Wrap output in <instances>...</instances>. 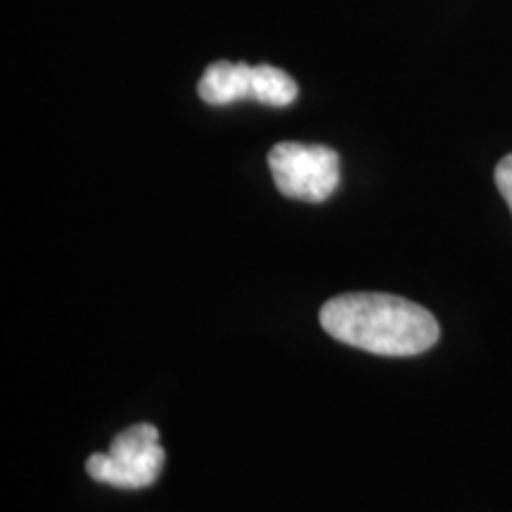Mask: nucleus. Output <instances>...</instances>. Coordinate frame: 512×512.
<instances>
[{
    "label": "nucleus",
    "mask_w": 512,
    "mask_h": 512,
    "mask_svg": "<svg viewBox=\"0 0 512 512\" xmlns=\"http://www.w3.org/2000/svg\"><path fill=\"white\" fill-rule=\"evenodd\" d=\"M320 325L337 342L377 356H415L439 339V323L430 311L382 292L330 299L320 309Z\"/></svg>",
    "instance_id": "f257e3e1"
},
{
    "label": "nucleus",
    "mask_w": 512,
    "mask_h": 512,
    "mask_svg": "<svg viewBox=\"0 0 512 512\" xmlns=\"http://www.w3.org/2000/svg\"><path fill=\"white\" fill-rule=\"evenodd\" d=\"M273 183L290 200L320 204L339 185V155L332 147L278 143L268 152Z\"/></svg>",
    "instance_id": "20e7f679"
},
{
    "label": "nucleus",
    "mask_w": 512,
    "mask_h": 512,
    "mask_svg": "<svg viewBox=\"0 0 512 512\" xmlns=\"http://www.w3.org/2000/svg\"><path fill=\"white\" fill-rule=\"evenodd\" d=\"M164 448L157 427L138 422L117 434L107 453H93L86 470L95 482L117 489H145L162 475Z\"/></svg>",
    "instance_id": "7ed1b4c3"
},
{
    "label": "nucleus",
    "mask_w": 512,
    "mask_h": 512,
    "mask_svg": "<svg viewBox=\"0 0 512 512\" xmlns=\"http://www.w3.org/2000/svg\"><path fill=\"white\" fill-rule=\"evenodd\" d=\"M496 185L501 190L503 200L508 202V207L512 211V155L503 157L496 166Z\"/></svg>",
    "instance_id": "39448f33"
},
{
    "label": "nucleus",
    "mask_w": 512,
    "mask_h": 512,
    "mask_svg": "<svg viewBox=\"0 0 512 512\" xmlns=\"http://www.w3.org/2000/svg\"><path fill=\"white\" fill-rule=\"evenodd\" d=\"M197 93L207 105L223 107L238 100H256L268 107H290L297 100V81L273 64H256L219 60L204 69Z\"/></svg>",
    "instance_id": "f03ea898"
}]
</instances>
